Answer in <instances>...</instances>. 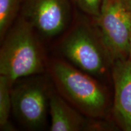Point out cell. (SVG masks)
<instances>
[{"label": "cell", "instance_id": "obj_10", "mask_svg": "<svg viewBox=\"0 0 131 131\" xmlns=\"http://www.w3.org/2000/svg\"><path fill=\"white\" fill-rule=\"evenodd\" d=\"M22 0H0V38L3 40L20 12Z\"/></svg>", "mask_w": 131, "mask_h": 131}, {"label": "cell", "instance_id": "obj_3", "mask_svg": "<svg viewBox=\"0 0 131 131\" xmlns=\"http://www.w3.org/2000/svg\"><path fill=\"white\" fill-rule=\"evenodd\" d=\"M47 67L59 94L68 103L88 117H104L107 96L95 77L62 60H52Z\"/></svg>", "mask_w": 131, "mask_h": 131}, {"label": "cell", "instance_id": "obj_13", "mask_svg": "<svg viewBox=\"0 0 131 131\" xmlns=\"http://www.w3.org/2000/svg\"><path fill=\"white\" fill-rule=\"evenodd\" d=\"M129 57L131 58V35L130 38V50H129Z\"/></svg>", "mask_w": 131, "mask_h": 131}, {"label": "cell", "instance_id": "obj_12", "mask_svg": "<svg viewBox=\"0 0 131 131\" xmlns=\"http://www.w3.org/2000/svg\"><path fill=\"white\" fill-rule=\"evenodd\" d=\"M92 4L93 6H94V7L95 10L98 16V14H99L100 9V6L101 4V2H102V0H92Z\"/></svg>", "mask_w": 131, "mask_h": 131}, {"label": "cell", "instance_id": "obj_6", "mask_svg": "<svg viewBox=\"0 0 131 131\" xmlns=\"http://www.w3.org/2000/svg\"><path fill=\"white\" fill-rule=\"evenodd\" d=\"M73 0H22L19 15L38 35L50 38L68 29L72 17Z\"/></svg>", "mask_w": 131, "mask_h": 131}, {"label": "cell", "instance_id": "obj_7", "mask_svg": "<svg viewBox=\"0 0 131 131\" xmlns=\"http://www.w3.org/2000/svg\"><path fill=\"white\" fill-rule=\"evenodd\" d=\"M112 66L115 120L123 130L131 131V58L117 60Z\"/></svg>", "mask_w": 131, "mask_h": 131}, {"label": "cell", "instance_id": "obj_14", "mask_svg": "<svg viewBox=\"0 0 131 131\" xmlns=\"http://www.w3.org/2000/svg\"><path fill=\"white\" fill-rule=\"evenodd\" d=\"M130 1H131V0H130Z\"/></svg>", "mask_w": 131, "mask_h": 131}, {"label": "cell", "instance_id": "obj_8", "mask_svg": "<svg viewBox=\"0 0 131 131\" xmlns=\"http://www.w3.org/2000/svg\"><path fill=\"white\" fill-rule=\"evenodd\" d=\"M52 131L86 130L88 117L76 109L60 94L52 92L49 101Z\"/></svg>", "mask_w": 131, "mask_h": 131}, {"label": "cell", "instance_id": "obj_5", "mask_svg": "<svg viewBox=\"0 0 131 131\" xmlns=\"http://www.w3.org/2000/svg\"><path fill=\"white\" fill-rule=\"evenodd\" d=\"M95 21L112 63L129 57L131 35L130 0H102Z\"/></svg>", "mask_w": 131, "mask_h": 131}, {"label": "cell", "instance_id": "obj_1", "mask_svg": "<svg viewBox=\"0 0 131 131\" xmlns=\"http://www.w3.org/2000/svg\"><path fill=\"white\" fill-rule=\"evenodd\" d=\"M1 42L0 75L14 83L43 73L46 62L38 34L23 16H18Z\"/></svg>", "mask_w": 131, "mask_h": 131}, {"label": "cell", "instance_id": "obj_9", "mask_svg": "<svg viewBox=\"0 0 131 131\" xmlns=\"http://www.w3.org/2000/svg\"><path fill=\"white\" fill-rule=\"evenodd\" d=\"M14 83L4 75H0V129L12 130L14 129L9 118L12 109V89Z\"/></svg>", "mask_w": 131, "mask_h": 131}, {"label": "cell", "instance_id": "obj_4", "mask_svg": "<svg viewBox=\"0 0 131 131\" xmlns=\"http://www.w3.org/2000/svg\"><path fill=\"white\" fill-rule=\"evenodd\" d=\"M40 75L18 80L12 89V111L21 124L32 130H42L46 125L52 94L47 80Z\"/></svg>", "mask_w": 131, "mask_h": 131}, {"label": "cell", "instance_id": "obj_11", "mask_svg": "<svg viewBox=\"0 0 131 131\" xmlns=\"http://www.w3.org/2000/svg\"><path fill=\"white\" fill-rule=\"evenodd\" d=\"M73 3L81 12L94 18L97 16L92 0H73Z\"/></svg>", "mask_w": 131, "mask_h": 131}, {"label": "cell", "instance_id": "obj_2", "mask_svg": "<svg viewBox=\"0 0 131 131\" xmlns=\"http://www.w3.org/2000/svg\"><path fill=\"white\" fill-rule=\"evenodd\" d=\"M60 48L72 64L95 78L103 76L112 64L95 19L84 13L75 19Z\"/></svg>", "mask_w": 131, "mask_h": 131}]
</instances>
